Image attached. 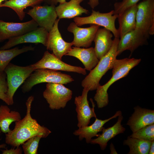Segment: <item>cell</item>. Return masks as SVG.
<instances>
[{
  "label": "cell",
  "mask_w": 154,
  "mask_h": 154,
  "mask_svg": "<svg viewBox=\"0 0 154 154\" xmlns=\"http://www.w3.org/2000/svg\"><path fill=\"white\" fill-rule=\"evenodd\" d=\"M34 97L30 96L26 102V115L22 119L15 122L13 130L5 133L6 144L14 147H18L29 139L35 135H40L46 137L51 132L48 128L41 126L31 115V104Z\"/></svg>",
  "instance_id": "6da1fadb"
},
{
  "label": "cell",
  "mask_w": 154,
  "mask_h": 154,
  "mask_svg": "<svg viewBox=\"0 0 154 154\" xmlns=\"http://www.w3.org/2000/svg\"><path fill=\"white\" fill-rule=\"evenodd\" d=\"M141 59L126 58L115 60L112 68V76L105 84L100 85L96 89L94 97L98 108L107 106L109 102L107 91L110 86L116 81L126 76L130 70L141 61Z\"/></svg>",
  "instance_id": "7a4b0ae2"
},
{
  "label": "cell",
  "mask_w": 154,
  "mask_h": 154,
  "mask_svg": "<svg viewBox=\"0 0 154 154\" xmlns=\"http://www.w3.org/2000/svg\"><path fill=\"white\" fill-rule=\"evenodd\" d=\"M119 40V38L114 37L110 50L82 81L81 85L84 88L89 91L96 90L100 85L99 82L102 76L108 70L112 68L118 56L117 50Z\"/></svg>",
  "instance_id": "3957f363"
},
{
  "label": "cell",
  "mask_w": 154,
  "mask_h": 154,
  "mask_svg": "<svg viewBox=\"0 0 154 154\" xmlns=\"http://www.w3.org/2000/svg\"><path fill=\"white\" fill-rule=\"evenodd\" d=\"M74 79L68 74L52 70L41 68L36 69L25 81L21 87L23 93L28 92L35 85L46 82L66 84Z\"/></svg>",
  "instance_id": "277c9868"
},
{
  "label": "cell",
  "mask_w": 154,
  "mask_h": 154,
  "mask_svg": "<svg viewBox=\"0 0 154 154\" xmlns=\"http://www.w3.org/2000/svg\"><path fill=\"white\" fill-rule=\"evenodd\" d=\"M35 70L32 65L21 66L10 63L6 67L4 72L7 76V96L9 105L13 104V97L17 90Z\"/></svg>",
  "instance_id": "5b68a950"
},
{
  "label": "cell",
  "mask_w": 154,
  "mask_h": 154,
  "mask_svg": "<svg viewBox=\"0 0 154 154\" xmlns=\"http://www.w3.org/2000/svg\"><path fill=\"white\" fill-rule=\"evenodd\" d=\"M135 29L148 38L154 34V0H142L137 4Z\"/></svg>",
  "instance_id": "8992f818"
},
{
  "label": "cell",
  "mask_w": 154,
  "mask_h": 154,
  "mask_svg": "<svg viewBox=\"0 0 154 154\" xmlns=\"http://www.w3.org/2000/svg\"><path fill=\"white\" fill-rule=\"evenodd\" d=\"M72 91L63 84L48 83L43 93L44 98L52 110L64 108L72 98Z\"/></svg>",
  "instance_id": "52a82bcc"
},
{
  "label": "cell",
  "mask_w": 154,
  "mask_h": 154,
  "mask_svg": "<svg viewBox=\"0 0 154 154\" xmlns=\"http://www.w3.org/2000/svg\"><path fill=\"white\" fill-rule=\"evenodd\" d=\"M118 16V14H114L113 10L106 13H101L92 10L90 16L84 17H76L74 18L73 20L78 26L93 24L103 27L110 31L114 37L119 38L118 31L115 25V21Z\"/></svg>",
  "instance_id": "ba28073f"
},
{
  "label": "cell",
  "mask_w": 154,
  "mask_h": 154,
  "mask_svg": "<svg viewBox=\"0 0 154 154\" xmlns=\"http://www.w3.org/2000/svg\"><path fill=\"white\" fill-rule=\"evenodd\" d=\"M31 65L35 69L45 68L56 71L76 72L83 75L86 74V70L84 68L67 64L57 57L53 53L51 54L47 51L44 52L40 60Z\"/></svg>",
  "instance_id": "9c48e42d"
},
{
  "label": "cell",
  "mask_w": 154,
  "mask_h": 154,
  "mask_svg": "<svg viewBox=\"0 0 154 154\" xmlns=\"http://www.w3.org/2000/svg\"><path fill=\"white\" fill-rule=\"evenodd\" d=\"M55 5H35L27 13L39 27L48 32L52 29L58 17Z\"/></svg>",
  "instance_id": "30bf717a"
},
{
  "label": "cell",
  "mask_w": 154,
  "mask_h": 154,
  "mask_svg": "<svg viewBox=\"0 0 154 154\" xmlns=\"http://www.w3.org/2000/svg\"><path fill=\"white\" fill-rule=\"evenodd\" d=\"M60 19H56L52 29L48 32L46 47L47 50L52 51L55 56L61 60L62 56L71 49L73 43L66 42L62 38L58 28Z\"/></svg>",
  "instance_id": "8fae6325"
},
{
  "label": "cell",
  "mask_w": 154,
  "mask_h": 154,
  "mask_svg": "<svg viewBox=\"0 0 154 154\" xmlns=\"http://www.w3.org/2000/svg\"><path fill=\"white\" fill-rule=\"evenodd\" d=\"M38 26L33 19L23 23L7 22L0 20V42L24 34Z\"/></svg>",
  "instance_id": "7c38bea8"
},
{
  "label": "cell",
  "mask_w": 154,
  "mask_h": 154,
  "mask_svg": "<svg viewBox=\"0 0 154 154\" xmlns=\"http://www.w3.org/2000/svg\"><path fill=\"white\" fill-rule=\"evenodd\" d=\"M48 35V32L44 28L37 27L24 34L9 39L0 49H9L16 45L27 43H40L46 46Z\"/></svg>",
  "instance_id": "4fadbf2b"
},
{
  "label": "cell",
  "mask_w": 154,
  "mask_h": 154,
  "mask_svg": "<svg viewBox=\"0 0 154 154\" xmlns=\"http://www.w3.org/2000/svg\"><path fill=\"white\" fill-rule=\"evenodd\" d=\"M89 90L84 88L81 95L76 96L74 99V104L76 106V110L77 113L78 120L77 126L80 128L87 126L89 124L90 119L93 117H96L94 112V104L91 99L93 108L90 106L88 100V94Z\"/></svg>",
  "instance_id": "5bb4252c"
},
{
  "label": "cell",
  "mask_w": 154,
  "mask_h": 154,
  "mask_svg": "<svg viewBox=\"0 0 154 154\" xmlns=\"http://www.w3.org/2000/svg\"><path fill=\"white\" fill-rule=\"evenodd\" d=\"M75 23H71L67 28L68 31L73 33L74 36L73 45L77 47L88 48L94 41L95 34L100 26L90 25L87 28L79 27Z\"/></svg>",
  "instance_id": "9a60e30c"
},
{
  "label": "cell",
  "mask_w": 154,
  "mask_h": 154,
  "mask_svg": "<svg viewBox=\"0 0 154 154\" xmlns=\"http://www.w3.org/2000/svg\"><path fill=\"white\" fill-rule=\"evenodd\" d=\"M147 38L142 33L136 29L127 33L119 40L117 55L126 50H129L131 54L139 46L146 44Z\"/></svg>",
  "instance_id": "2e32d148"
},
{
  "label": "cell",
  "mask_w": 154,
  "mask_h": 154,
  "mask_svg": "<svg viewBox=\"0 0 154 154\" xmlns=\"http://www.w3.org/2000/svg\"><path fill=\"white\" fill-rule=\"evenodd\" d=\"M134 112L126 124L134 133L147 125L154 123V110L137 106L134 108Z\"/></svg>",
  "instance_id": "e0dca14e"
},
{
  "label": "cell",
  "mask_w": 154,
  "mask_h": 154,
  "mask_svg": "<svg viewBox=\"0 0 154 154\" xmlns=\"http://www.w3.org/2000/svg\"><path fill=\"white\" fill-rule=\"evenodd\" d=\"M121 114V111L119 110L116 112L113 116L107 119L102 120L96 117L94 122L91 125L79 128L74 131L73 134L78 136L79 140H82L85 138L86 142L87 143H90L92 137L95 136L98 137L100 135V134L98 133L102 131L103 126L106 122Z\"/></svg>",
  "instance_id": "ac0fdd59"
},
{
  "label": "cell",
  "mask_w": 154,
  "mask_h": 154,
  "mask_svg": "<svg viewBox=\"0 0 154 154\" xmlns=\"http://www.w3.org/2000/svg\"><path fill=\"white\" fill-rule=\"evenodd\" d=\"M75 57L79 59L83 64L84 68L90 71L97 64L99 60L96 55L94 48H80L72 47L70 50L65 54Z\"/></svg>",
  "instance_id": "d6986e66"
},
{
  "label": "cell",
  "mask_w": 154,
  "mask_h": 154,
  "mask_svg": "<svg viewBox=\"0 0 154 154\" xmlns=\"http://www.w3.org/2000/svg\"><path fill=\"white\" fill-rule=\"evenodd\" d=\"M113 34L109 30L104 28H99L94 38V50L98 59L100 60L111 49L113 44Z\"/></svg>",
  "instance_id": "ffe728a7"
},
{
  "label": "cell",
  "mask_w": 154,
  "mask_h": 154,
  "mask_svg": "<svg viewBox=\"0 0 154 154\" xmlns=\"http://www.w3.org/2000/svg\"><path fill=\"white\" fill-rule=\"evenodd\" d=\"M84 0H70L68 2L59 4L56 7L58 18L71 19L81 15L83 13H89L88 10L80 5V3Z\"/></svg>",
  "instance_id": "44dd1931"
},
{
  "label": "cell",
  "mask_w": 154,
  "mask_h": 154,
  "mask_svg": "<svg viewBox=\"0 0 154 154\" xmlns=\"http://www.w3.org/2000/svg\"><path fill=\"white\" fill-rule=\"evenodd\" d=\"M137 4L129 7L118 14L119 27L117 29L119 37L135 29L136 25Z\"/></svg>",
  "instance_id": "7402d4cb"
},
{
  "label": "cell",
  "mask_w": 154,
  "mask_h": 154,
  "mask_svg": "<svg viewBox=\"0 0 154 154\" xmlns=\"http://www.w3.org/2000/svg\"><path fill=\"white\" fill-rule=\"evenodd\" d=\"M123 117L122 114L118 116L117 122L113 126L105 128L103 127L102 133L96 139L91 140V144H98L101 149L104 150L106 148L108 141L116 135L123 133L125 129L121 124Z\"/></svg>",
  "instance_id": "603a6c76"
},
{
  "label": "cell",
  "mask_w": 154,
  "mask_h": 154,
  "mask_svg": "<svg viewBox=\"0 0 154 154\" xmlns=\"http://www.w3.org/2000/svg\"><path fill=\"white\" fill-rule=\"evenodd\" d=\"M21 119V115L18 112L11 111L6 105L0 106V129L2 132L5 133L9 132L11 130L9 126L11 123Z\"/></svg>",
  "instance_id": "cb8c5ba5"
},
{
  "label": "cell",
  "mask_w": 154,
  "mask_h": 154,
  "mask_svg": "<svg viewBox=\"0 0 154 154\" xmlns=\"http://www.w3.org/2000/svg\"><path fill=\"white\" fill-rule=\"evenodd\" d=\"M43 0H8L3 3L0 8L7 7L13 10L17 13L19 19L22 20L25 16L24 9L29 6H34Z\"/></svg>",
  "instance_id": "d4e9b609"
},
{
  "label": "cell",
  "mask_w": 154,
  "mask_h": 154,
  "mask_svg": "<svg viewBox=\"0 0 154 154\" xmlns=\"http://www.w3.org/2000/svg\"><path fill=\"white\" fill-rule=\"evenodd\" d=\"M35 48L26 46L21 48L16 47L11 49L0 50V74L4 70L11 61L17 56L29 51H33Z\"/></svg>",
  "instance_id": "484cf974"
},
{
  "label": "cell",
  "mask_w": 154,
  "mask_h": 154,
  "mask_svg": "<svg viewBox=\"0 0 154 154\" xmlns=\"http://www.w3.org/2000/svg\"><path fill=\"white\" fill-rule=\"evenodd\" d=\"M151 141L129 136L124 141L123 144L129 146L128 154H148Z\"/></svg>",
  "instance_id": "4316f807"
},
{
  "label": "cell",
  "mask_w": 154,
  "mask_h": 154,
  "mask_svg": "<svg viewBox=\"0 0 154 154\" xmlns=\"http://www.w3.org/2000/svg\"><path fill=\"white\" fill-rule=\"evenodd\" d=\"M130 136L150 141H154V123L141 128L132 133Z\"/></svg>",
  "instance_id": "83f0119b"
},
{
  "label": "cell",
  "mask_w": 154,
  "mask_h": 154,
  "mask_svg": "<svg viewBox=\"0 0 154 154\" xmlns=\"http://www.w3.org/2000/svg\"><path fill=\"white\" fill-rule=\"evenodd\" d=\"M42 138L40 135L33 136L21 145L25 154H37L39 143Z\"/></svg>",
  "instance_id": "f1b7e54d"
},
{
  "label": "cell",
  "mask_w": 154,
  "mask_h": 154,
  "mask_svg": "<svg viewBox=\"0 0 154 154\" xmlns=\"http://www.w3.org/2000/svg\"><path fill=\"white\" fill-rule=\"evenodd\" d=\"M142 0H122L115 3L114 5V14H118L125 9L137 4Z\"/></svg>",
  "instance_id": "f546056e"
},
{
  "label": "cell",
  "mask_w": 154,
  "mask_h": 154,
  "mask_svg": "<svg viewBox=\"0 0 154 154\" xmlns=\"http://www.w3.org/2000/svg\"><path fill=\"white\" fill-rule=\"evenodd\" d=\"M7 91L6 74L4 72L0 74V99L9 105L7 96Z\"/></svg>",
  "instance_id": "4dcf8cb0"
},
{
  "label": "cell",
  "mask_w": 154,
  "mask_h": 154,
  "mask_svg": "<svg viewBox=\"0 0 154 154\" xmlns=\"http://www.w3.org/2000/svg\"><path fill=\"white\" fill-rule=\"evenodd\" d=\"M1 151L2 154H21L23 151L22 149L19 146L17 147L16 149L12 148L8 149L6 148Z\"/></svg>",
  "instance_id": "1f68e13d"
},
{
  "label": "cell",
  "mask_w": 154,
  "mask_h": 154,
  "mask_svg": "<svg viewBox=\"0 0 154 154\" xmlns=\"http://www.w3.org/2000/svg\"><path fill=\"white\" fill-rule=\"evenodd\" d=\"M88 4L92 9H94L99 4V0H88Z\"/></svg>",
  "instance_id": "d6a6232c"
},
{
  "label": "cell",
  "mask_w": 154,
  "mask_h": 154,
  "mask_svg": "<svg viewBox=\"0 0 154 154\" xmlns=\"http://www.w3.org/2000/svg\"><path fill=\"white\" fill-rule=\"evenodd\" d=\"M50 5H55L58 3L59 4L64 3L66 2V0H46Z\"/></svg>",
  "instance_id": "836d02e7"
},
{
  "label": "cell",
  "mask_w": 154,
  "mask_h": 154,
  "mask_svg": "<svg viewBox=\"0 0 154 154\" xmlns=\"http://www.w3.org/2000/svg\"><path fill=\"white\" fill-rule=\"evenodd\" d=\"M154 141H151L150 146L149 154H154Z\"/></svg>",
  "instance_id": "e575fe53"
},
{
  "label": "cell",
  "mask_w": 154,
  "mask_h": 154,
  "mask_svg": "<svg viewBox=\"0 0 154 154\" xmlns=\"http://www.w3.org/2000/svg\"><path fill=\"white\" fill-rule=\"evenodd\" d=\"M110 147L111 150V154H117L112 143H111Z\"/></svg>",
  "instance_id": "d590c367"
},
{
  "label": "cell",
  "mask_w": 154,
  "mask_h": 154,
  "mask_svg": "<svg viewBox=\"0 0 154 154\" xmlns=\"http://www.w3.org/2000/svg\"><path fill=\"white\" fill-rule=\"evenodd\" d=\"M1 131L0 129V134L1 133ZM1 140V139L0 138V141ZM6 145L5 144H0V149L3 148V149H6Z\"/></svg>",
  "instance_id": "8d00e7d4"
},
{
  "label": "cell",
  "mask_w": 154,
  "mask_h": 154,
  "mask_svg": "<svg viewBox=\"0 0 154 154\" xmlns=\"http://www.w3.org/2000/svg\"><path fill=\"white\" fill-rule=\"evenodd\" d=\"M6 0H0V6L3 3V2L4 1H5Z\"/></svg>",
  "instance_id": "74e56055"
}]
</instances>
